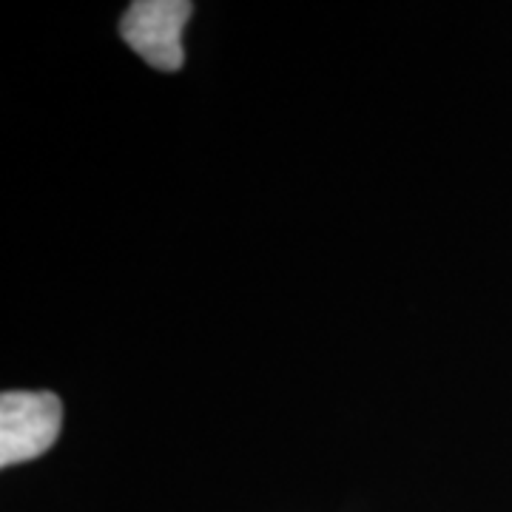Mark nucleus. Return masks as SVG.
I'll use <instances>...</instances> for the list:
<instances>
[{
    "label": "nucleus",
    "instance_id": "nucleus-1",
    "mask_svg": "<svg viewBox=\"0 0 512 512\" xmlns=\"http://www.w3.org/2000/svg\"><path fill=\"white\" fill-rule=\"evenodd\" d=\"M63 404L55 393L12 390L0 396V467L43 456L60 436Z\"/></svg>",
    "mask_w": 512,
    "mask_h": 512
},
{
    "label": "nucleus",
    "instance_id": "nucleus-2",
    "mask_svg": "<svg viewBox=\"0 0 512 512\" xmlns=\"http://www.w3.org/2000/svg\"><path fill=\"white\" fill-rule=\"evenodd\" d=\"M194 6L188 0H137L120 20V37L148 66L160 72L183 69V29Z\"/></svg>",
    "mask_w": 512,
    "mask_h": 512
}]
</instances>
